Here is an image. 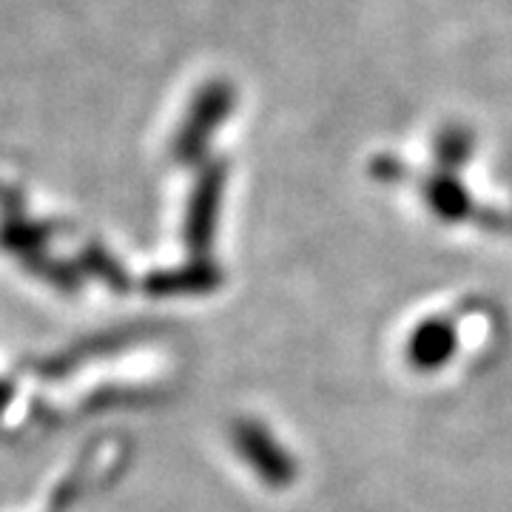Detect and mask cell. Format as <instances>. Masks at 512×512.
Masks as SVG:
<instances>
[{
	"label": "cell",
	"mask_w": 512,
	"mask_h": 512,
	"mask_svg": "<svg viewBox=\"0 0 512 512\" xmlns=\"http://www.w3.org/2000/svg\"><path fill=\"white\" fill-rule=\"evenodd\" d=\"M456 350V325L450 319H427L410 333L407 362L421 373H430V370H441L447 365L456 356Z\"/></svg>",
	"instance_id": "6da1fadb"
},
{
	"label": "cell",
	"mask_w": 512,
	"mask_h": 512,
	"mask_svg": "<svg viewBox=\"0 0 512 512\" xmlns=\"http://www.w3.org/2000/svg\"><path fill=\"white\" fill-rule=\"evenodd\" d=\"M430 202L444 220H461L467 214V194L450 180H439L430 188Z\"/></svg>",
	"instance_id": "7a4b0ae2"
}]
</instances>
